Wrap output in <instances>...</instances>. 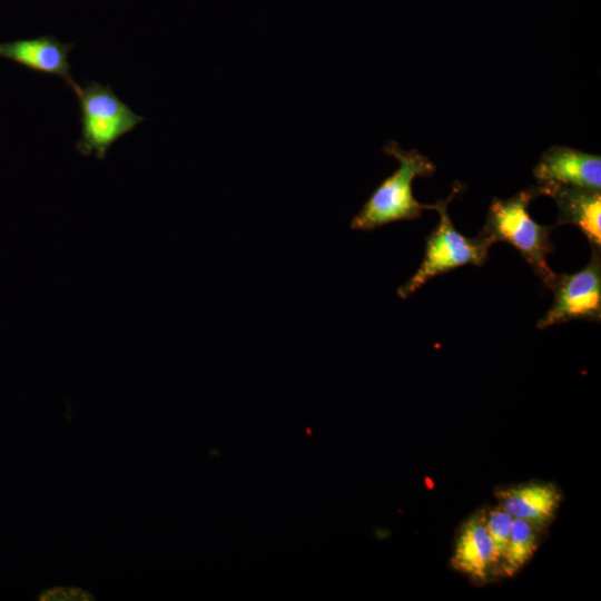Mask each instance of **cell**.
Segmentation results:
<instances>
[{
	"instance_id": "7a4b0ae2",
	"label": "cell",
	"mask_w": 601,
	"mask_h": 601,
	"mask_svg": "<svg viewBox=\"0 0 601 601\" xmlns=\"http://www.w3.org/2000/svg\"><path fill=\"white\" fill-rule=\"evenodd\" d=\"M538 196L536 186H531L506 199L493 198L480 235L492 245L505 242L515 247L551 289L556 273L549 267L546 257L554 250L550 239L554 226L538 224L530 216L529 205Z\"/></svg>"
},
{
	"instance_id": "8992f818",
	"label": "cell",
	"mask_w": 601,
	"mask_h": 601,
	"mask_svg": "<svg viewBox=\"0 0 601 601\" xmlns=\"http://www.w3.org/2000/svg\"><path fill=\"white\" fill-rule=\"evenodd\" d=\"M538 183L601 189V157L566 146L548 148L533 168Z\"/></svg>"
},
{
	"instance_id": "6da1fadb",
	"label": "cell",
	"mask_w": 601,
	"mask_h": 601,
	"mask_svg": "<svg viewBox=\"0 0 601 601\" xmlns=\"http://www.w3.org/2000/svg\"><path fill=\"white\" fill-rule=\"evenodd\" d=\"M383 151L395 158L398 167L377 186L353 217L352 229L373 230L394 221L416 219L424 209L434 208V205L418 203L412 190L416 177L434 174L436 167L433 161L416 149H402L394 140H390Z\"/></svg>"
},
{
	"instance_id": "277c9868",
	"label": "cell",
	"mask_w": 601,
	"mask_h": 601,
	"mask_svg": "<svg viewBox=\"0 0 601 601\" xmlns=\"http://www.w3.org/2000/svg\"><path fill=\"white\" fill-rule=\"evenodd\" d=\"M460 191L455 184L450 196L434 204L433 210L440 215V221L426 239L423 260L414 275L397 289V295L406 298L431 278L454 268L473 264L481 266L487 259L492 244L483 236L469 238L453 226L447 213V205Z\"/></svg>"
},
{
	"instance_id": "ba28073f",
	"label": "cell",
	"mask_w": 601,
	"mask_h": 601,
	"mask_svg": "<svg viewBox=\"0 0 601 601\" xmlns=\"http://www.w3.org/2000/svg\"><path fill=\"white\" fill-rule=\"evenodd\" d=\"M72 47L70 43L46 36L0 43V57L38 72L60 77L70 87L75 82L69 62Z\"/></svg>"
},
{
	"instance_id": "4fadbf2b",
	"label": "cell",
	"mask_w": 601,
	"mask_h": 601,
	"mask_svg": "<svg viewBox=\"0 0 601 601\" xmlns=\"http://www.w3.org/2000/svg\"><path fill=\"white\" fill-rule=\"evenodd\" d=\"M39 600H95V598L87 591L79 588L60 587L43 591L39 595Z\"/></svg>"
},
{
	"instance_id": "52a82bcc",
	"label": "cell",
	"mask_w": 601,
	"mask_h": 601,
	"mask_svg": "<svg viewBox=\"0 0 601 601\" xmlns=\"http://www.w3.org/2000/svg\"><path fill=\"white\" fill-rule=\"evenodd\" d=\"M539 195L550 196L556 204L559 216L555 226L572 224L588 238L592 248L601 247V194L555 183H538Z\"/></svg>"
},
{
	"instance_id": "3957f363",
	"label": "cell",
	"mask_w": 601,
	"mask_h": 601,
	"mask_svg": "<svg viewBox=\"0 0 601 601\" xmlns=\"http://www.w3.org/2000/svg\"><path fill=\"white\" fill-rule=\"evenodd\" d=\"M80 106L81 131L77 149L104 159L110 147L132 131L144 117L122 101L109 85L98 81L70 86Z\"/></svg>"
},
{
	"instance_id": "5b68a950",
	"label": "cell",
	"mask_w": 601,
	"mask_h": 601,
	"mask_svg": "<svg viewBox=\"0 0 601 601\" xmlns=\"http://www.w3.org/2000/svg\"><path fill=\"white\" fill-rule=\"evenodd\" d=\"M554 300L538 322L540 329L573 321L601 318V258L600 250L592 248L589 263L574 274H556L551 287Z\"/></svg>"
},
{
	"instance_id": "8fae6325",
	"label": "cell",
	"mask_w": 601,
	"mask_h": 601,
	"mask_svg": "<svg viewBox=\"0 0 601 601\" xmlns=\"http://www.w3.org/2000/svg\"><path fill=\"white\" fill-rule=\"evenodd\" d=\"M541 529L513 516L505 551L500 562V570L505 575H513L531 560L539 545Z\"/></svg>"
},
{
	"instance_id": "30bf717a",
	"label": "cell",
	"mask_w": 601,
	"mask_h": 601,
	"mask_svg": "<svg viewBox=\"0 0 601 601\" xmlns=\"http://www.w3.org/2000/svg\"><path fill=\"white\" fill-rule=\"evenodd\" d=\"M500 505L512 516L543 528L555 514L562 500L550 482H530L499 490Z\"/></svg>"
},
{
	"instance_id": "7c38bea8",
	"label": "cell",
	"mask_w": 601,
	"mask_h": 601,
	"mask_svg": "<svg viewBox=\"0 0 601 601\" xmlns=\"http://www.w3.org/2000/svg\"><path fill=\"white\" fill-rule=\"evenodd\" d=\"M512 520L513 516L501 505L495 506L485 515L486 529L494 543L500 562L505 551Z\"/></svg>"
},
{
	"instance_id": "9c48e42d",
	"label": "cell",
	"mask_w": 601,
	"mask_h": 601,
	"mask_svg": "<svg viewBox=\"0 0 601 601\" xmlns=\"http://www.w3.org/2000/svg\"><path fill=\"white\" fill-rule=\"evenodd\" d=\"M452 565L472 579L485 581L500 562L487 532L485 514L470 518L461 528L452 556Z\"/></svg>"
}]
</instances>
